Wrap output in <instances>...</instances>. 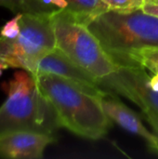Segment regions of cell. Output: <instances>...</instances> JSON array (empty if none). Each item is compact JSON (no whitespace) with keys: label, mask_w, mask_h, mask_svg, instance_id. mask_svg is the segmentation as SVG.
<instances>
[{"label":"cell","mask_w":158,"mask_h":159,"mask_svg":"<svg viewBox=\"0 0 158 159\" xmlns=\"http://www.w3.org/2000/svg\"><path fill=\"white\" fill-rule=\"evenodd\" d=\"M34 75L42 94L54 109L60 128L93 141L107 134L111 120L96 96L57 75L42 73Z\"/></svg>","instance_id":"obj_1"},{"label":"cell","mask_w":158,"mask_h":159,"mask_svg":"<svg viewBox=\"0 0 158 159\" xmlns=\"http://www.w3.org/2000/svg\"><path fill=\"white\" fill-rule=\"evenodd\" d=\"M2 87L7 97L0 106V137L21 130L53 134L60 128L54 109L32 73L19 69Z\"/></svg>","instance_id":"obj_2"},{"label":"cell","mask_w":158,"mask_h":159,"mask_svg":"<svg viewBox=\"0 0 158 159\" xmlns=\"http://www.w3.org/2000/svg\"><path fill=\"white\" fill-rule=\"evenodd\" d=\"M88 27L118 65L134 64L135 53L158 48V17L142 8L127 13L108 10Z\"/></svg>","instance_id":"obj_3"},{"label":"cell","mask_w":158,"mask_h":159,"mask_svg":"<svg viewBox=\"0 0 158 159\" xmlns=\"http://www.w3.org/2000/svg\"><path fill=\"white\" fill-rule=\"evenodd\" d=\"M57 48L95 78L102 79L118 69L88 27L78 22L66 9L51 14Z\"/></svg>","instance_id":"obj_4"},{"label":"cell","mask_w":158,"mask_h":159,"mask_svg":"<svg viewBox=\"0 0 158 159\" xmlns=\"http://www.w3.org/2000/svg\"><path fill=\"white\" fill-rule=\"evenodd\" d=\"M20 24L15 39L0 36V61L34 75L39 60L57 48L51 14L21 12Z\"/></svg>","instance_id":"obj_5"},{"label":"cell","mask_w":158,"mask_h":159,"mask_svg":"<svg viewBox=\"0 0 158 159\" xmlns=\"http://www.w3.org/2000/svg\"><path fill=\"white\" fill-rule=\"evenodd\" d=\"M144 69L137 64L118 65L115 72L99 79V86L130 100L145 117L158 116V92L151 88Z\"/></svg>","instance_id":"obj_6"},{"label":"cell","mask_w":158,"mask_h":159,"mask_svg":"<svg viewBox=\"0 0 158 159\" xmlns=\"http://www.w3.org/2000/svg\"><path fill=\"white\" fill-rule=\"evenodd\" d=\"M47 73L61 76L72 82L79 89L98 98L102 89L99 80L71 61L58 48L43 56L36 66L34 75Z\"/></svg>","instance_id":"obj_7"},{"label":"cell","mask_w":158,"mask_h":159,"mask_svg":"<svg viewBox=\"0 0 158 159\" xmlns=\"http://www.w3.org/2000/svg\"><path fill=\"white\" fill-rule=\"evenodd\" d=\"M55 143L53 134L37 131H15L0 137V158L39 159L46 148Z\"/></svg>","instance_id":"obj_8"},{"label":"cell","mask_w":158,"mask_h":159,"mask_svg":"<svg viewBox=\"0 0 158 159\" xmlns=\"http://www.w3.org/2000/svg\"><path fill=\"white\" fill-rule=\"evenodd\" d=\"M98 99L110 120L119 125L125 130L143 138L149 143L150 148L154 150L157 144L158 137L143 125L136 113L125 105L112 92L106 91L103 89L99 94Z\"/></svg>","instance_id":"obj_9"},{"label":"cell","mask_w":158,"mask_h":159,"mask_svg":"<svg viewBox=\"0 0 158 159\" xmlns=\"http://www.w3.org/2000/svg\"><path fill=\"white\" fill-rule=\"evenodd\" d=\"M66 9L74 19L85 25H88L97 17L108 11L107 5L102 0H66Z\"/></svg>","instance_id":"obj_10"},{"label":"cell","mask_w":158,"mask_h":159,"mask_svg":"<svg viewBox=\"0 0 158 159\" xmlns=\"http://www.w3.org/2000/svg\"><path fill=\"white\" fill-rule=\"evenodd\" d=\"M66 7V0H24L21 12L52 14Z\"/></svg>","instance_id":"obj_11"},{"label":"cell","mask_w":158,"mask_h":159,"mask_svg":"<svg viewBox=\"0 0 158 159\" xmlns=\"http://www.w3.org/2000/svg\"><path fill=\"white\" fill-rule=\"evenodd\" d=\"M132 62L141 65L152 73H158V48H144L135 53L132 58Z\"/></svg>","instance_id":"obj_12"},{"label":"cell","mask_w":158,"mask_h":159,"mask_svg":"<svg viewBox=\"0 0 158 159\" xmlns=\"http://www.w3.org/2000/svg\"><path fill=\"white\" fill-rule=\"evenodd\" d=\"M109 10L117 12H132L142 7L146 0H102Z\"/></svg>","instance_id":"obj_13"},{"label":"cell","mask_w":158,"mask_h":159,"mask_svg":"<svg viewBox=\"0 0 158 159\" xmlns=\"http://www.w3.org/2000/svg\"><path fill=\"white\" fill-rule=\"evenodd\" d=\"M20 17L21 12H18L14 18L7 20L0 30V36L7 39H15L16 37H18L20 32Z\"/></svg>","instance_id":"obj_14"},{"label":"cell","mask_w":158,"mask_h":159,"mask_svg":"<svg viewBox=\"0 0 158 159\" xmlns=\"http://www.w3.org/2000/svg\"><path fill=\"white\" fill-rule=\"evenodd\" d=\"M24 0H0V7H5L13 12H21Z\"/></svg>","instance_id":"obj_15"},{"label":"cell","mask_w":158,"mask_h":159,"mask_svg":"<svg viewBox=\"0 0 158 159\" xmlns=\"http://www.w3.org/2000/svg\"><path fill=\"white\" fill-rule=\"evenodd\" d=\"M142 9L151 15H154L156 17H158V4L157 3H154V2H150V1H145V3L143 4Z\"/></svg>","instance_id":"obj_16"},{"label":"cell","mask_w":158,"mask_h":159,"mask_svg":"<svg viewBox=\"0 0 158 159\" xmlns=\"http://www.w3.org/2000/svg\"><path fill=\"white\" fill-rule=\"evenodd\" d=\"M146 119L150 123V125L152 126V128L154 129L155 134L158 137V116H148V117H146ZM153 151H155L158 155V142L157 144L156 145V147L154 148Z\"/></svg>","instance_id":"obj_17"},{"label":"cell","mask_w":158,"mask_h":159,"mask_svg":"<svg viewBox=\"0 0 158 159\" xmlns=\"http://www.w3.org/2000/svg\"><path fill=\"white\" fill-rule=\"evenodd\" d=\"M150 85L155 91L158 92V73H156L152 77H150Z\"/></svg>","instance_id":"obj_18"},{"label":"cell","mask_w":158,"mask_h":159,"mask_svg":"<svg viewBox=\"0 0 158 159\" xmlns=\"http://www.w3.org/2000/svg\"><path fill=\"white\" fill-rule=\"evenodd\" d=\"M7 69H8V66L6 63H4L2 61H0V77H1V75L3 74V71L7 70Z\"/></svg>","instance_id":"obj_19"},{"label":"cell","mask_w":158,"mask_h":159,"mask_svg":"<svg viewBox=\"0 0 158 159\" xmlns=\"http://www.w3.org/2000/svg\"><path fill=\"white\" fill-rule=\"evenodd\" d=\"M147 1H150V2H154V3H157V4H158V0H147Z\"/></svg>","instance_id":"obj_20"}]
</instances>
